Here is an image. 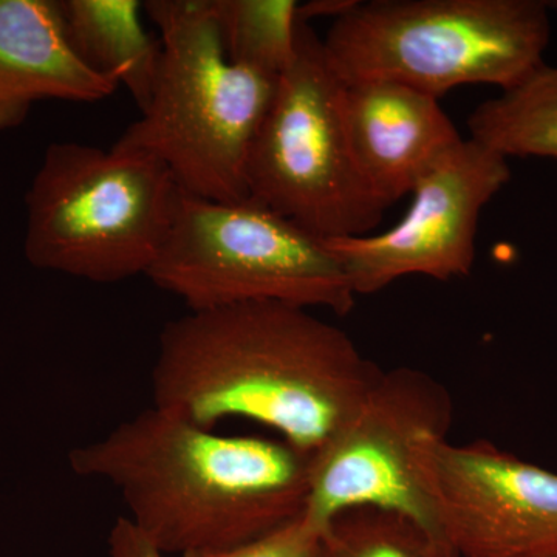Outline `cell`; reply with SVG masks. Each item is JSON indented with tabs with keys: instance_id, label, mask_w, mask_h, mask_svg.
<instances>
[{
	"instance_id": "cell-1",
	"label": "cell",
	"mask_w": 557,
	"mask_h": 557,
	"mask_svg": "<svg viewBox=\"0 0 557 557\" xmlns=\"http://www.w3.org/2000/svg\"><path fill=\"white\" fill-rule=\"evenodd\" d=\"M380 373L346 332L309 309L239 304L189 311L163 329L153 406L208 429L256 421L313 456Z\"/></svg>"
},
{
	"instance_id": "cell-2",
	"label": "cell",
	"mask_w": 557,
	"mask_h": 557,
	"mask_svg": "<svg viewBox=\"0 0 557 557\" xmlns=\"http://www.w3.org/2000/svg\"><path fill=\"white\" fill-rule=\"evenodd\" d=\"M81 478L109 482L164 555L247 544L302 515L311 456L284 440L222 435L160 408L73 449Z\"/></svg>"
},
{
	"instance_id": "cell-3",
	"label": "cell",
	"mask_w": 557,
	"mask_h": 557,
	"mask_svg": "<svg viewBox=\"0 0 557 557\" xmlns=\"http://www.w3.org/2000/svg\"><path fill=\"white\" fill-rule=\"evenodd\" d=\"M143 10L161 35L159 76L141 119L113 146L163 161L190 196L247 200L249 150L277 76L230 61L212 0H149Z\"/></svg>"
},
{
	"instance_id": "cell-4",
	"label": "cell",
	"mask_w": 557,
	"mask_h": 557,
	"mask_svg": "<svg viewBox=\"0 0 557 557\" xmlns=\"http://www.w3.org/2000/svg\"><path fill=\"white\" fill-rule=\"evenodd\" d=\"M549 36L542 0H355L322 42L344 83L440 98L467 84L509 89L545 62Z\"/></svg>"
},
{
	"instance_id": "cell-5",
	"label": "cell",
	"mask_w": 557,
	"mask_h": 557,
	"mask_svg": "<svg viewBox=\"0 0 557 557\" xmlns=\"http://www.w3.org/2000/svg\"><path fill=\"white\" fill-rule=\"evenodd\" d=\"M182 196L170 168L139 150L53 143L27 193L25 258L40 270L113 284L148 274Z\"/></svg>"
},
{
	"instance_id": "cell-6",
	"label": "cell",
	"mask_w": 557,
	"mask_h": 557,
	"mask_svg": "<svg viewBox=\"0 0 557 557\" xmlns=\"http://www.w3.org/2000/svg\"><path fill=\"white\" fill-rule=\"evenodd\" d=\"M146 276L189 311L282 302L347 314L357 299L325 242L258 201L201 199L185 190Z\"/></svg>"
},
{
	"instance_id": "cell-7",
	"label": "cell",
	"mask_w": 557,
	"mask_h": 557,
	"mask_svg": "<svg viewBox=\"0 0 557 557\" xmlns=\"http://www.w3.org/2000/svg\"><path fill=\"white\" fill-rule=\"evenodd\" d=\"M344 81L310 22L249 150L248 199L322 242L368 236L387 211L359 174L344 127Z\"/></svg>"
},
{
	"instance_id": "cell-8",
	"label": "cell",
	"mask_w": 557,
	"mask_h": 557,
	"mask_svg": "<svg viewBox=\"0 0 557 557\" xmlns=\"http://www.w3.org/2000/svg\"><path fill=\"white\" fill-rule=\"evenodd\" d=\"M450 423L453 399L437 380L412 368L381 370L358 408L311 456L302 518L322 533L346 509L375 507L435 530L418 458L428 440L448 438Z\"/></svg>"
},
{
	"instance_id": "cell-9",
	"label": "cell",
	"mask_w": 557,
	"mask_h": 557,
	"mask_svg": "<svg viewBox=\"0 0 557 557\" xmlns=\"http://www.w3.org/2000/svg\"><path fill=\"white\" fill-rule=\"evenodd\" d=\"M418 478L435 530L461 557L557 555V472L487 442L431 438Z\"/></svg>"
},
{
	"instance_id": "cell-10",
	"label": "cell",
	"mask_w": 557,
	"mask_h": 557,
	"mask_svg": "<svg viewBox=\"0 0 557 557\" xmlns=\"http://www.w3.org/2000/svg\"><path fill=\"white\" fill-rule=\"evenodd\" d=\"M511 180L508 160L463 138L412 190V205L384 233L327 240L355 296L406 276L467 277L474 267L483 208Z\"/></svg>"
},
{
	"instance_id": "cell-11",
	"label": "cell",
	"mask_w": 557,
	"mask_h": 557,
	"mask_svg": "<svg viewBox=\"0 0 557 557\" xmlns=\"http://www.w3.org/2000/svg\"><path fill=\"white\" fill-rule=\"evenodd\" d=\"M341 112L359 174L387 208L463 141L438 98L394 81L344 83Z\"/></svg>"
},
{
	"instance_id": "cell-12",
	"label": "cell",
	"mask_w": 557,
	"mask_h": 557,
	"mask_svg": "<svg viewBox=\"0 0 557 557\" xmlns=\"http://www.w3.org/2000/svg\"><path fill=\"white\" fill-rule=\"evenodd\" d=\"M116 89L70 47L60 3L0 0V132L24 124L36 102H97Z\"/></svg>"
},
{
	"instance_id": "cell-13",
	"label": "cell",
	"mask_w": 557,
	"mask_h": 557,
	"mask_svg": "<svg viewBox=\"0 0 557 557\" xmlns=\"http://www.w3.org/2000/svg\"><path fill=\"white\" fill-rule=\"evenodd\" d=\"M70 47L87 67L149 104L159 76L161 42L143 27L138 0H61Z\"/></svg>"
},
{
	"instance_id": "cell-14",
	"label": "cell",
	"mask_w": 557,
	"mask_h": 557,
	"mask_svg": "<svg viewBox=\"0 0 557 557\" xmlns=\"http://www.w3.org/2000/svg\"><path fill=\"white\" fill-rule=\"evenodd\" d=\"M472 139L511 157L557 160V65L542 62L525 78L482 102L468 119Z\"/></svg>"
},
{
	"instance_id": "cell-15",
	"label": "cell",
	"mask_w": 557,
	"mask_h": 557,
	"mask_svg": "<svg viewBox=\"0 0 557 557\" xmlns=\"http://www.w3.org/2000/svg\"><path fill=\"white\" fill-rule=\"evenodd\" d=\"M317 557H461L438 531L403 512L346 509L319 536Z\"/></svg>"
},
{
	"instance_id": "cell-16",
	"label": "cell",
	"mask_w": 557,
	"mask_h": 557,
	"mask_svg": "<svg viewBox=\"0 0 557 557\" xmlns=\"http://www.w3.org/2000/svg\"><path fill=\"white\" fill-rule=\"evenodd\" d=\"M220 38L234 64L281 76L295 58V0H212Z\"/></svg>"
},
{
	"instance_id": "cell-17",
	"label": "cell",
	"mask_w": 557,
	"mask_h": 557,
	"mask_svg": "<svg viewBox=\"0 0 557 557\" xmlns=\"http://www.w3.org/2000/svg\"><path fill=\"white\" fill-rule=\"evenodd\" d=\"M321 533L302 515L265 536L237 547L190 553L182 557H317Z\"/></svg>"
},
{
	"instance_id": "cell-18",
	"label": "cell",
	"mask_w": 557,
	"mask_h": 557,
	"mask_svg": "<svg viewBox=\"0 0 557 557\" xmlns=\"http://www.w3.org/2000/svg\"><path fill=\"white\" fill-rule=\"evenodd\" d=\"M110 557H166L143 536L127 518H120L109 534Z\"/></svg>"
},
{
	"instance_id": "cell-19",
	"label": "cell",
	"mask_w": 557,
	"mask_h": 557,
	"mask_svg": "<svg viewBox=\"0 0 557 557\" xmlns=\"http://www.w3.org/2000/svg\"><path fill=\"white\" fill-rule=\"evenodd\" d=\"M547 557H557V555H552V556H547Z\"/></svg>"
}]
</instances>
